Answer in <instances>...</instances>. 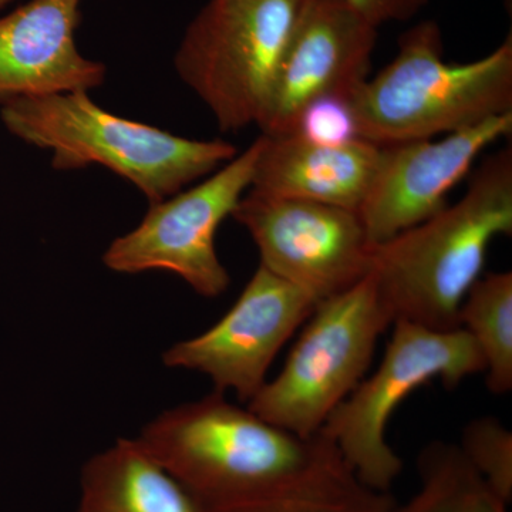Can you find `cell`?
Listing matches in <instances>:
<instances>
[{
	"instance_id": "obj_16",
	"label": "cell",
	"mask_w": 512,
	"mask_h": 512,
	"mask_svg": "<svg viewBox=\"0 0 512 512\" xmlns=\"http://www.w3.org/2000/svg\"><path fill=\"white\" fill-rule=\"evenodd\" d=\"M390 493L363 484L338 448L261 500L224 512H393Z\"/></svg>"
},
{
	"instance_id": "obj_22",
	"label": "cell",
	"mask_w": 512,
	"mask_h": 512,
	"mask_svg": "<svg viewBox=\"0 0 512 512\" xmlns=\"http://www.w3.org/2000/svg\"><path fill=\"white\" fill-rule=\"evenodd\" d=\"M13 0H0V10L5 9L6 6H9Z\"/></svg>"
},
{
	"instance_id": "obj_1",
	"label": "cell",
	"mask_w": 512,
	"mask_h": 512,
	"mask_svg": "<svg viewBox=\"0 0 512 512\" xmlns=\"http://www.w3.org/2000/svg\"><path fill=\"white\" fill-rule=\"evenodd\" d=\"M137 440L202 512L261 500L336 448L322 431L303 439L217 390L165 410Z\"/></svg>"
},
{
	"instance_id": "obj_2",
	"label": "cell",
	"mask_w": 512,
	"mask_h": 512,
	"mask_svg": "<svg viewBox=\"0 0 512 512\" xmlns=\"http://www.w3.org/2000/svg\"><path fill=\"white\" fill-rule=\"evenodd\" d=\"M511 234L512 150L504 148L474 171L460 200L376 247L370 274L394 322L457 329L491 242Z\"/></svg>"
},
{
	"instance_id": "obj_14",
	"label": "cell",
	"mask_w": 512,
	"mask_h": 512,
	"mask_svg": "<svg viewBox=\"0 0 512 512\" xmlns=\"http://www.w3.org/2000/svg\"><path fill=\"white\" fill-rule=\"evenodd\" d=\"M261 140L249 192L355 212L362 208L383 156V147L365 140L339 147L316 146L296 134Z\"/></svg>"
},
{
	"instance_id": "obj_21",
	"label": "cell",
	"mask_w": 512,
	"mask_h": 512,
	"mask_svg": "<svg viewBox=\"0 0 512 512\" xmlns=\"http://www.w3.org/2000/svg\"><path fill=\"white\" fill-rule=\"evenodd\" d=\"M370 23L379 26L389 22H406L414 18L429 0H348Z\"/></svg>"
},
{
	"instance_id": "obj_12",
	"label": "cell",
	"mask_w": 512,
	"mask_h": 512,
	"mask_svg": "<svg viewBox=\"0 0 512 512\" xmlns=\"http://www.w3.org/2000/svg\"><path fill=\"white\" fill-rule=\"evenodd\" d=\"M512 113L446 136L383 147L359 214L373 248L447 207V197L488 147L511 136Z\"/></svg>"
},
{
	"instance_id": "obj_6",
	"label": "cell",
	"mask_w": 512,
	"mask_h": 512,
	"mask_svg": "<svg viewBox=\"0 0 512 512\" xmlns=\"http://www.w3.org/2000/svg\"><path fill=\"white\" fill-rule=\"evenodd\" d=\"M393 322L372 274L318 303L284 369L264 384L248 409L311 439L365 379L377 340Z\"/></svg>"
},
{
	"instance_id": "obj_11",
	"label": "cell",
	"mask_w": 512,
	"mask_h": 512,
	"mask_svg": "<svg viewBox=\"0 0 512 512\" xmlns=\"http://www.w3.org/2000/svg\"><path fill=\"white\" fill-rule=\"evenodd\" d=\"M377 29L348 0H306L258 124L262 136L292 134L302 110L319 97L352 99L369 79Z\"/></svg>"
},
{
	"instance_id": "obj_9",
	"label": "cell",
	"mask_w": 512,
	"mask_h": 512,
	"mask_svg": "<svg viewBox=\"0 0 512 512\" xmlns=\"http://www.w3.org/2000/svg\"><path fill=\"white\" fill-rule=\"evenodd\" d=\"M232 217L254 239L259 265L318 303L372 271L375 248L355 211L248 191Z\"/></svg>"
},
{
	"instance_id": "obj_5",
	"label": "cell",
	"mask_w": 512,
	"mask_h": 512,
	"mask_svg": "<svg viewBox=\"0 0 512 512\" xmlns=\"http://www.w3.org/2000/svg\"><path fill=\"white\" fill-rule=\"evenodd\" d=\"M306 0H208L174 57L222 131L258 126Z\"/></svg>"
},
{
	"instance_id": "obj_3",
	"label": "cell",
	"mask_w": 512,
	"mask_h": 512,
	"mask_svg": "<svg viewBox=\"0 0 512 512\" xmlns=\"http://www.w3.org/2000/svg\"><path fill=\"white\" fill-rule=\"evenodd\" d=\"M360 140L380 147L430 140L512 113V36L468 63L444 60L439 23L404 32L396 57L353 93Z\"/></svg>"
},
{
	"instance_id": "obj_20",
	"label": "cell",
	"mask_w": 512,
	"mask_h": 512,
	"mask_svg": "<svg viewBox=\"0 0 512 512\" xmlns=\"http://www.w3.org/2000/svg\"><path fill=\"white\" fill-rule=\"evenodd\" d=\"M292 134L326 147L346 146L360 140L352 99L330 94L311 101L302 110Z\"/></svg>"
},
{
	"instance_id": "obj_8",
	"label": "cell",
	"mask_w": 512,
	"mask_h": 512,
	"mask_svg": "<svg viewBox=\"0 0 512 512\" xmlns=\"http://www.w3.org/2000/svg\"><path fill=\"white\" fill-rule=\"evenodd\" d=\"M261 146V137L256 138L201 183L150 205L133 231L111 242L104 265L117 274L170 272L204 298L221 296L231 278L217 254L215 235L251 188Z\"/></svg>"
},
{
	"instance_id": "obj_15",
	"label": "cell",
	"mask_w": 512,
	"mask_h": 512,
	"mask_svg": "<svg viewBox=\"0 0 512 512\" xmlns=\"http://www.w3.org/2000/svg\"><path fill=\"white\" fill-rule=\"evenodd\" d=\"M76 512H202L137 439H119L84 464Z\"/></svg>"
},
{
	"instance_id": "obj_19",
	"label": "cell",
	"mask_w": 512,
	"mask_h": 512,
	"mask_svg": "<svg viewBox=\"0 0 512 512\" xmlns=\"http://www.w3.org/2000/svg\"><path fill=\"white\" fill-rule=\"evenodd\" d=\"M485 483L512 503V433L495 417H480L464 427L458 444Z\"/></svg>"
},
{
	"instance_id": "obj_13",
	"label": "cell",
	"mask_w": 512,
	"mask_h": 512,
	"mask_svg": "<svg viewBox=\"0 0 512 512\" xmlns=\"http://www.w3.org/2000/svg\"><path fill=\"white\" fill-rule=\"evenodd\" d=\"M83 0H30L0 18V103L90 92L106 64L80 53Z\"/></svg>"
},
{
	"instance_id": "obj_17",
	"label": "cell",
	"mask_w": 512,
	"mask_h": 512,
	"mask_svg": "<svg viewBox=\"0 0 512 512\" xmlns=\"http://www.w3.org/2000/svg\"><path fill=\"white\" fill-rule=\"evenodd\" d=\"M419 490L393 512H508L505 503L456 443L436 440L417 457Z\"/></svg>"
},
{
	"instance_id": "obj_7",
	"label": "cell",
	"mask_w": 512,
	"mask_h": 512,
	"mask_svg": "<svg viewBox=\"0 0 512 512\" xmlns=\"http://www.w3.org/2000/svg\"><path fill=\"white\" fill-rule=\"evenodd\" d=\"M380 365L339 404L322 433L363 484L390 493L403 461L386 440V427L406 397L434 379L456 389L485 372L483 353L466 329L433 330L407 320L393 323Z\"/></svg>"
},
{
	"instance_id": "obj_10",
	"label": "cell",
	"mask_w": 512,
	"mask_h": 512,
	"mask_svg": "<svg viewBox=\"0 0 512 512\" xmlns=\"http://www.w3.org/2000/svg\"><path fill=\"white\" fill-rule=\"evenodd\" d=\"M318 302L259 265L237 302L212 328L165 350L163 363L210 377L217 392L251 402L269 367Z\"/></svg>"
},
{
	"instance_id": "obj_18",
	"label": "cell",
	"mask_w": 512,
	"mask_h": 512,
	"mask_svg": "<svg viewBox=\"0 0 512 512\" xmlns=\"http://www.w3.org/2000/svg\"><path fill=\"white\" fill-rule=\"evenodd\" d=\"M460 328L483 353L485 384L494 394L512 390V274L481 276L461 305Z\"/></svg>"
},
{
	"instance_id": "obj_4",
	"label": "cell",
	"mask_w": 512,
	"mask_h": 512,
	"mask_svg": "<svg viewBox=\"0 0 512 512\" xmlns=\"http://www.w3.org/2000/svg\"><path fill=\"white\" fill-rule=\"evenodd\" d=\"M13 136L52 153V167L100 165L143 192L150 205L185 190L238 156L229 141L191 140L94 103L89 92L53 94L2 104Z\"/></svg>"
}]
</instances>
